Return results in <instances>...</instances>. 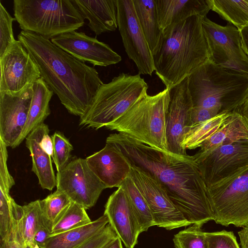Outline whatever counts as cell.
I'll use <instances>...</instances> for the list:
<instances>
[{
    "label": "cell",
    "instance_id": "33",
    "mask_svg": "<svg viewBox=\"0 0 248 248\" xmlns=\"http://www.w3.org/2000/svg\"><path fill=\"white\" fill-rule=\"evenodd\" d=\"M82 206L72 202L54 225L51 234L62 233L90 223L92 221Z\"/></svg>",
    "mask_w": 248,
    "mask_h": 248
},
{
    "label": "cell",
    "instance_id": "13",
    "mask_svg": "<svg viewBox=\"0 0 248 248\" xmlns=\"http://www.w3.org/2000/svg\"><path fill=\"white\" fill-rule=\"evenodd\" d=\"M118 28L128 57L139 74L152 76L155 71L153 55L139 24L133 0H116Z\"/></svg>",
    "mask_w": 248,
    "mask_h": 248
},
{
    "label": "cell",
    "instance_id": "31",
    "mask_svg": "<svg viewBox=\"0 0 248 248\" xmlns=\"http://www.w3.org/2000/svg\"><path fill=\"white\" fill-rule=\"evenodd\" d=\"M22 211L23 206L0 189V240L11 238Z\"/></svg>",
    "mask_w": 248,
    "mask_h": 248
},
{
    "label": "cell",
    "instance_id": "40",
    "mask_svg": "<svg viewBox=\"0 0 248 248\" xmlns=\"http://www.w3.org/2000/svg\"><path fill=\"white\" fill-rule=\"evenodd\" d=\"M219 114L215 109L193 107L191 117L192 126L208 120Z\"/></svg>",
    "mask_w": 248,
    "mask_h": 248
},
{
    "label": "cell",
    "instance_id": "15",
    "mask_svg": "<svg viewBox=\"0 0 248 248\" xmlns=\"http://www.w3.org/2000/svg\"><path fill=\"white\" fill-rule=\"evenodd\" d=\"M33 95V83L16 92H0V138L16 147L27 121Z\"/></svg>",
    "mask_w": 248,
    "mask_h": 248
},
{
    "label": "cell",
    "instance_id": "48",
    "mask_svg": "<svg viewBox=\"0 0 248 248\" xmlns=\"http://www.w3.org/2000/svg\"><path fill=\"white\" fill-rule=\"evenodd\" d=\"M36 248H40L38 246H36Z\"/></svg>",
    "mask_w": 248,
    "mask_h": 248
},
{
    "label": "cell",
    "instance_id": "11",
    "mask_svg": "<svg viewBox=\"0 0 248 248\" xmlns=\"http://www.w3.org/2000/svg\"><path fill=\"white\" fill-rule=\"evenodd\" d=\"M57 190L86 209L93 207L107 186L90 168L85 159H73L56 174Z\"/></svg>",
    "mask_w": 248,
    "mask_h": 248
},
{
    "label": "cell",
    "instance_id": "30",
    "mask_svg": "<svg viewBox=\"0 0 248 248\" xmlns=\"http://www.w3.org/2000/svg\"><path fill=\"white\" fill-rule=\"evenodd\" d=\"M230 113L219 114L206 121L191 126L186 134L182 146L185 149H195L212 135L222 124Z\"/></svg>",
    "mask_w": 248,
    "mask_h": 248
},
{
    "label": "cell",
    "instance_id": "34",
    "mask_svg": "<svg viewBox=\"0 0 248 248\" xmlns=\"http://www.w3.org/2000/svg\"><path fill=\"white\" fill-rule=\"evenodd\" d=\"M192 225L174 235L175 248H207L205 232L202 227Z\"/></svg>",
    "mask_w": 248,
    "mask_h": 248
},
{
    "label": "cell",
    "instance_id": "18",
    "mask_svg": "<svg viewBox=\"0 0 248 248\" xmlns=\"http://www.w3.org/2000/svg\"><path fill=\"white\" fill-rule=\"evenodd\" d=\"M104 214L124 246L134 248L141 231L129 200L121 186L109 197Z\"/></svg>",
    "mask_w": 248,
    "mask_h": 248
},
{
    "label": "cell",
    "instance_id": "36",
    "mask_svg": "<svg viewBox=\"0 0 248 248\" xmlns=\"http://www.w3.org/2000/svg\"><path fill=\"white\" fill-rule=\"evenodd\" d=\"M16 20L0 1V57L16 40L13 31V22Z\"/></svg>",
    "mask_w": 248,
    "mask_h": 248
},
{
    "label": "cell",
    "instance_id": "2",
    "mask_svg": "<svg viewBox=\"0 0 248 248\" xmlns=\"http://www.w3.org/2000/svg\"><path fill=\"white\" fill-rule=\"evenodd\" d=\"M17 39L68 111L80 117L85 115L103 84L97 70L39 34L22 31Z\"/></svg>",
    "mask_w": 248,
    "mask_h": 248
},
{
    "label": "cell",
    "instance_id": "39",
    "mask_svg": "<svg viewBox=\"0 0 248 248\" xmlns=\"http://www.w3.org/2000/svg\"><path fill=\"white\" fill-rule=\"evenodd\" d=\"M7 146L0 138V189L9 194L10 190L15 185V182L7 167Z\"/></svg>",
    "mask_w": 248,
    "mask_h": 248
},
{
    "label": "cell",
    "instance_id": "35",
    "mask_svg": "<svg viewBox=\"0 0 248 248\" xmlns=\"http://www.w3.org/2000/svg\"><path fill=\"white\" fill-rule=\"evenodd\" d=\"M51 138L53 145L52 159L58 172L68 163L73 147L69 140L60 132H55Z\"/></svg>",
    "mask_w": 248,
    "mask_h": 248
},
{
    "label": "cell",
    "instance_id": "25",
    "mask_svg": "<svg viewBox=\"0 0 248 248\" xmlns=\"http://www.w3.org/2000/svg\"><path fill=\"white\" fill-rule=\"evenodd\" d=\"M109 223L103 214L90 223L57 234L50 235L41 248H77Z\"/></svg>",
    "mask_w": 248,
    "mask_h": 248
},
{
    "label": "cell",
    "instance_id": "23",
    "mask_svg": "<svg viewBox=\"0 0 248 248\" xmlns=\"http://www.w3.org/2000/svg\"><path fill=\"white\" fill-rule=\"evenodd\" d=\"M248 140V122L238 112H232L220 127L200 146V152H208L224 145Z\"/></svg>",
    "mask_w": 248,
    "mask_h": 248
},
{
    "label": "cell",
    "instance_id": "16",
    "mask_svg": "<svg viewBox=\"0 0 248 248\" xmlns=\"http://www.w3.org/2000/svg\"><path fill=\"white\" fill-rule=\"evenodd\" d=\"M0 92H16L41 77L30 54L17 40L0 57Z\"/></svg>",
    "mask_w": 248,
    "mask_h": 248
},
{
    "label": "cell",
    "instance_id": "41",
    "mask_svg": "<svg viewBox=\"0 0 248 248\" xmlns=\"http://www.w3.org/2000/svg\"><path fill=\"white\" fill-rule=\"evenodd\" d=\"M51 232L42 223L36 230L33 237V242L35 246L40 248L44 246L46 239L50 235Z\"/></svg>",
    "mask_w": 248,
    "mask_h": 248
},
{
    "label": "cell",
    "instance_id": "29",
    "mask_svg": "<svg viewBox=\"0 0 248 248\" xmlns=\"http://www.w3.org/2000/svg\"><path fill=\"white\" fill-rule=\"evenodd\" d=\"M121 187L126 194L140 227L141 232L155 226L148 204L131 178L128 177Z\"/></svg>",
    "mask_w": 248,
    "mask_h": 248
},
{
    "label": "cell",
    "instance_id": "32",
    "mask_svg": "<svg viewBox=\"0 0 248 248\" xmlns=\"http://www.w3.org/2000/svg\"><path fill=\"white\" fill-rule=\"evenodd\" d=\"M71 202L64 193L57 190L40 200L42 221L51 232L54 225Z\"/></svg>",
    "mask_w": 248,
    "mask_h": 248
},
{
    "label": "cell",
    "instance_id": "28",
    "mask_svg": "<svg viewBox=\"0 0 248 248\" xmlns=\"http://www.w3.org/2000/svg\"><path fill=\"white\" fill-rule=\"evenodd\" d=\"M211 10L239 31L248 25V0H207Z\"/></svg>",
    "mask_w": 248,
    "mask_h": 248
},
{
    "label": "cell",
    "instance_id": "38",
    "mask_svg": "<svg viewBox=\"0 0 248 248\" xmlns=\"http://www.w3.org/2000/svg\"><path fill=\"white\" fill-rule=\"evenodd\" d=\"M117 237V234L108 223L77 248H103Z\"/></svg>",
    "mask_w": 248,
    "mask_h": 248
},
{
    "label": "cell",
    "instance_id": "17",
    "mask_svg": "<svg viewBox=\"0 0 248 248\" xmlns=\"http://www.w3.org/2000/svg\"><path fill=\"white\" fill-rule=\"evenodd\" d=\"M51 41L71 55L93 66H107L121 61V57L110 46L88 36L83 32L73 31L62 34Z\"/></svg>",
    "mask_w": 248,
    "mask_h": 248
},
{
    "label": "cell",
    "instance_id": "12",
    "mask_svg": "<svg viewBox=\"0 0 248 248\" xmlns=\"http://www.w3.org/2000/svg\"><path fill=\"white\" fill-rule=\"evenodd\" d=\"M129 177L145 198L155 226L171 230L191 225L174 205L161 184L151 175L131 164Z\"/></svg>",
    "mask_w": 248,
    "mask_h": 248
},
{
    "label": "cell",
    "instance_id": "37",
    "mask_svg": "<svg viewBox=\"0 0 248 248\" xmlns=\"http://www.w3.org/2000/svg\"><path fill=\"white\" fill-rule=\"evenodd\" d=\"M207 248H240L232 232H205Z\"/></svg>",
    "mask_w": 248,
    "mask_h": 248
},
{
    "label": "cell",
    "instance_id": "10",
    "mask_svg": "<svg viewBox=\"0 0 248 248\" xmlns=\"http://www.w3.org/2000/svg\"><path fill=\"white\" fill-rule=\"evenodd\" d=\"M209 187L228 179L248 167V140L218 147L193 155Z\"/></svg>",
    "mask_w": 248,
    "mask_h": 248
},
{
    "label": "cell",
    "instance_id": "1",
    "mask_svg": "<svg viewBox=\"0 0 248 248\" xmlns=\"http://www.w3.org/2000/svg\"><path fill=\"white\" fill-rule=\"evenodd\" d=\"M106 143L155 178L191 225L214 220L208 187L193 156L163 152L121 133L110 134Z\"/></svg>",
    "mask_w": 248,
    "mask_h": 248
},
{
    "label": "cell",
    "instance_id": "7",
    "mask_svg": "<svg viewBox=\"0 0 248 248\" xmlns=\"http://www.w3.org/2000/svg\"><path fill=\"white\" fill-rule=\"evenodd\" d=\"M148 86L140 74L122 73L97 91L93 103L79 124L92 128L105 127L146 95Z\"/></svg>",
    "mask_w": 248,
    "mask_h": 248
},
{
    "label": "cell",
    "instance_id": "14",
    "mask_svg": "<svg viewBox=\"0 0 248 248\" xmlns=\"http://www.w3.org/2000/svg\"><path fill=\"white\" fill-rule=\"evenodd\" d=\"M169 102L166 114V136L169 152L186 155L182 146L184 137L191 124L193 108L188 87L187 77L169 89Z\"/></svg>",
    "mask_w": 248,
    "mask_h": 248
},
{
    "label": "cell",
    "instance_id": "45",
    "mask_svg": "<svg viewBox=\"0 0 248 248\" xmlns=\"http://www.w3.org/2000/svg\"><path fill=\"white\" fill-rule=\"evenodd\" d=\"M0 248H31L20 245L15 240H0Z\"/></svg>",
    "mask_w": 248,
    "mask_h": 248
},
{
    "label": "cell",
    "instance_id": "27",
    "mask_svg": "<svg viewBox=\"0 0 248 248\" xmlns=\"http://www.w3.org/2000/svg\"><path fill=\"white\" fill-rule=\"evenodd\" d=\"M40 200L23 206V211L10 240L25 247L35 248L33 242L35 233L42 223Z\"/></svg>",
    "mask_w": 248,
    "mask_h": 248
},
{
    "label": "cell",
    "instance_id": "22",
    "mask_svg": "<svg viewBox=\"0 0 248 248\" xmlns=\"http://www.w3.org/2000/svg\"><path fill=\"white\" fill-rule=\"evenodd\" d=\"M48 126L43 123L34 129L26 138V145L32 158V171L38 178L43 189L52 190L56 186V176L53 169L51 156L41 148L40 142L46 133Z\"/></svg>",
    "mask_w": 248,
    "mask_h": 248
},
{
    "label": "cell",
    "instance_id": "46",
    "mask_svg": "<svg viewBox=\"0 0 248 248\" xmlns=\"http://www.w3.org/2000/svg\"><path fill=\"white\" fill-rule=\"evenodd\" d=\"M238 112L240 113L248 122V94Z\"/></svg>",
    "mask_w": 248,
    "mask_h": 248
},
{
    "label": "cell",
    "instance_id": "42",
    "mask_svg": "<svg viewBox=\"0 0 248 248\" xmlns=\"http://www.w3.org/2000/svg\"><path fill=\"white\" fill-rule=\"evenodd\" d=\"M40 144L43 150L52 158L53 157V145L51 137L49 132L45 134L42 138Z\"/></svg>",
    "mask_w": 248,
    "mask_h": 248
},
{
    "label": "cell",
    "instance_id": "24",
    "mask_svg": "<svg viewBox=\"0 0 248 248\" xmlns=\"http://www.w3.org/2000/svg\"><path fill=\"white\" fill-rule=\"evenodd\" d=\"M54 94L42 78L33 83V95L27 121L17 142L19 146L36 127L44 123L50 114L49 102Z\"/></svg>",
    "mask_w": 248,
    "mask_h": 248
},
{
    "label": "cell",
    "instance_id": "43",
    "mask_svg": "<svg viewBox=\"0 0 248 248\" xmlns=\"http://www.w3.org/2000/svg\"><path fill=\"white\" fill-rule=\"evenodd\" d=\"M242 47L248 57V25L239 31Z\"/></svg>",
    "mask_w": 248,
    "mask_h": 248
},
{
    "label": "cell",
    "instance_id": "21",
    "mask_svg": "<svg viewBox=\"0 0 248 248\" xmlns=\"http://www.w3.org/2000/svg\"><path fill=\"white\" fill-rule=\"evenodd\" d=\"M162 32L193 16H206L211 10L207 0H155Z\"/></svg>",
    "mask_w": 248,
    "mask_h": 248
},
{
    "label": "cell",
    "instance_id": "44",
    "mask_svg": "<svg viewBox=\"0 0 248 248\" xmlns=\"http://www.w3.org/2000/svg\"><path fill=\"white\" fill-rule=\"evenodd\" d=\"M241 248H248V223L238 232Z\"/></svg>",
    "mask_w": 248,
    "mask_h": 248
},
{
    "label": "cell",
    "instance_id": "3",
    "mask_svg": "<svg viewBox=\"0 0 248 248\" xmlns=\"http://www.w3.org/2000/svg\"><path fill=\"white\" fill-rule=\"evenodd\" d=\"M203 18L192 16L163 33L159 48L153 57L155 73L166 88L180 82L209 59Z\"/></svg>",
    "mask_w": 248,
    "mask_h": 248
},
{
    "label": "cell",
    "instance_id": "9",
    "mask_svg": "<svg viewBox=\"0 0 248 248\" xmlns=\"http://www.w3.org/2000/svg\"><path fill=\"white\" fill-rule=\"evenodd\" d=\"M209 60L232 72L248 76V57L241 45L239 31L233 25H219L206 16L202 19Z\"/></svg>",
    "mask_w": 248,
    "mask_h": 248
},
{
    "label": "cell",
    "instance_id": "47",
    "mask_svg": "<svg viewBox=\"0 0 248 248\" xmlns=\"http://www.w3.org/2000/svg\"><path fill=\"white\" fill-rule=\"evenodd\" d=\"M103 248H123L122 241L119 237H117Z\"/></svg>",
    "mask_w": 248,
    "mask_h": 248
},
{
    "label": "cell",
    "instance_id": "19",
    "mask_svg": "<svg viewBox=\"0 0 248 248\" xmlns=\"http://www.w3.org/2000/svg\"><path fill=\"white\" fill-rule=\"evenodd\" d=\"M86 160L91 170L107 188L119 187L129 176L131 164L129 160L108 143Z\"/></svg>",
    "mask_w": 248,
    "mask_h": 248
},
{
    "label": "cell",
    "instance_id": "20",
    "mask_svg": "<svg viewBox=\"0 0 248 248\" xmlns=\"http://www.w3.org/2000/svg\"><path fill=\"white\" fill-rule=\"evenodd\" d=\"M90 29L96 35L118 28L116 0H72Z\"/></svg>",
    "mask_w": 248,
    "mask_h": 248
},
{
    "label": "cell",
    "instance_id": "4",
    "mask_svg": "<svg viewBox=\"0 0 248 248\" xmlns=\"http://www.w3.org/2000/svg\"><path fill=\"white\" fill-rule=\"evenodd\" d=\"M193 107L218 114L239 112L248 94V76L217 66L209 59L187 77Z\"/></svg>",
    "mask_w": 248,
    "mask_h": 248
},
{
    "label": "cell",
    "instance_id": "6",
    "mask_svg": "<svg viewBox=\"0 0 248 248\" xmlns=\"http://www.w3.org/2000/svg\"><path fill=\"white\" fill-rule=\"evenodd\" d=\"M13 11L22 31L48 39L75 31L84 24L72 0H14Z\"/></svg>",
    "mask_w": 248,
    "mask_h": 248
},
{
    "label": "cell",
    "instance_id": "8",
    "mask_svg": "<svg viewBox=\"0 0 248 248\" xmlns=\"http://www.w3.org/2000/svg\"><path fill=\"white\" fill-rule=\"evenodd\" d=\"M208 189L216 223L238 227L248 223V167Z\"/></svg>",
    "mask_w": 248,
    "mask_h": 248
},
{
    "label": "cell",
    "instance_id": "5",
    "mask_svg": "<svg viewBox=\"0 0 248 248\" xmlns=\"http://www.w3.org/2000/svg\"><path fill=\"white\" fill-rule=\"evenodd\" d=\"M169 89L145 95L105 127L127 134L155 149L169 152L166 136V114Z\"/></svg>",
    "mask_w": 248,
    "mask_h": 248
},
{
    "label": "cell",
    "instance_id": "26",
    "mask_svg": "<svg viewBox=\"0 0 248 248\" xmlns=\"http://www.w3.org/2000/svg\"><path fill=\"white\" fill-rule=\"evenodd\" d=\"M139 24L153 55L159 48L163 36L155 0H133Z\"/></svg>",
    "mask_w": 248,
    "mask_h": 248
}]
</instances>
